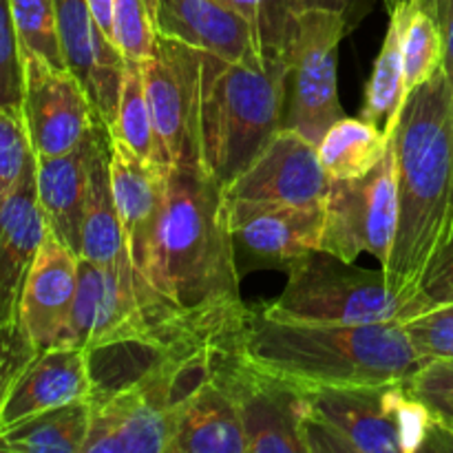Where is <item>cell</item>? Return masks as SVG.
I'll return each instance as SVG.
<instances>
[{
    "label": "cell",
    "mask_w": 453,
    "mask_h": 453,
    "mask_svg": "<svg viewBox=\"0 0 453 453\" xmlns=\"http://www.w3.org/2000/svg\"><path fill=\"white\" fill-rule=\"evenodd\" d=\"M173 308L228 332H242L250 305L239 270L224 186L199 162L168 166L166 197L140 270Z\"/></svg>",
    "instance_id": "cell-1"
},
{
    "label": "cell",
    "mask_w": 453,
    "mask_h": 453,
    "mask_svg": "<svg viewBox=\"0 0 453 453\" xmlns=\"http://www.w3.org/2000/svg\"><path fill=\"white\" fill-rule=\"evenodd\" d=\"M389 137L398 219L383 270L410 317L425 273L453 233V87L442 66L410 91Z\"/></svg>",
    "instance_id": "cell-2"
},
{
    "label": "cell",
    "mask_w": 453,
    "mask_h": 453,
    "mask_svg": "<svg viewBox=\"0 0 453 453\" xmlns=\"http://www.w3.org/2000/svg\"><path fill=\"white\" fill-rule=\"evenodd\" d=\"M243 354L303 388H345L407 380L425 365L398 321L290 323L250 308L242 330Z\"/></svg>",
    "instance_id": "cell-3"
},
{
    "label": "cell",
    "mask_w": 453,
    "mask_h": 453,
    "mask_svg": "<svg viewBox=\"0 0 453 453\" xmlns=\"http://www.w3.org/2000/svg\"><path fill=\"white\" fill-rule=\"evenodd\" d=\"M288 84V66H250L199 51V162L217 184L226 188L237 180L281 131Z\"/></svg>",
    "instance_id": "cell-4"
},
{
    "label": "cell",
    "mask_w": 453,
    "mask_h": 453,
    "mask_svg": "<svg viewBox=\"0 0 453 453\" xmlns=\"http://www.w3.org/2000/svg\"><path fill=\"white\" fill-rule=\"evenodd\" d=\"M432 429L405 380L308 389V453H414L425 449Z\"/></svg>",
    "instance_id": "cell-5"
},
{
    "label": "cell",
    "mask_w": 453,
    "mask_h": 453,
    "mask_svg": "<svg viewBox=\"0 0 453 453\" xmlns=\"http://www.w3.org/2000/svg\"><path fill=\"white\" fill-rule=\"evenodd\" d=\"M224 345L175 352L135 385L88 398L84 453H168L177 411L215 372Z\"/></svg>",
    "instance_id": "cell-6"
},
{
    "label": "cell",
    "mask_w": 453,
    "mask_h": 453,
    "mask_svg": "<svg viewBox=\"0 0 453 453\" xmlns=\"http://www.w3.org/2000/svg\"><path fill=\"white\" fill-rule=\"evenodd\" d=\"M281 295L261 305L270 319L290 323L405 321L407 303L392 295L385 270L358 268L330 252L314 250L288 265Z\"/></svg>",
    "instance_id": "cell-7"
},
{
    "label": "cell",
    "mask_w": 453,
    "mask_h": 453,
    "mask_svg": "<svg viewBox=\"0 0 453 453\" xmlns=\"http://www.w3.org/2000/svg\"><path fill=\"white\" fill-rule=\"evenodd\" d=\"M212 376L237 403L246 453H308V388L257 365L242 343L217 352Z\"/></svg>",
    "instance_id": "cell-8"
},
{
    "label": "cell",
    "mask_w": 453,
    "mask_h": 453,
    "mask_svg": "<svg viewBox=\"0 0 453 453\" xmlns=\"http://www.w3.org/2000/svg\"><path fill=\"white\" fill-rule=\"evenodd\" d=\"M321 250L354 261L361 252L388 265L398 219L394 146L370 173L352 180H332L323 202Z\"/></svg>",
    "instance_id": "cell-9"
},
{
    "label": "cell",
    "mask_w": 453,
    "mask_h": 453,
    "mask_svg": "<svg viewBox=\"0 0 453 453\" xmlns=\"http://www.w3.org/2000/svg\"><path fill=\"white\" fill-rule=\"evenodd\" d=\"M330 181L319 146L281 128L259 157L224 188L230 228H239L268 208L321 206Z\"/></svg>",
    "instance_id": "cell-10"
},
{
    "label": "cell",
    "mask_w": 453,
    "mask_h": 453,
    "mask_svg": "<svg viewBox=\"0 0 453 453\" xmlns=\"http://www.w3.org/2000/svg\"><path fill=\"white\" fill-rule=\"evenodd\" d=\"M142 73L157 162L162 166L199 162V51L159 34L153 56L142 60Z\"/></svg>",
    "instance_id": "cell-11"
},
{
    "label": "cell",
    "mask_w": 453,
    "mask_h": 453,
    "mask_svg": "<svg viewBox=\"0 0 453 453\" xmlns=\"http://www.w3.org/2000/svg\"><path fill=\"white\" fill-rule=\"evenodd\" d=\"M349 34L343 18L334 13H314L301 25L283 128L296 131L317 146L332 124L348 118L339 102L336 60L339 42Z\"/></svg>",
    "instance_id": "cell-12"
},
{
    "label": "cell",
    "mask_w": 453,
    "mask_h": 453,
    "mask_svg": "<svg viewBox=\"0 0 453 453\" xmlns=\"http://www.w3.org/2000/svg\"><path fill=\"white\" fill-rule=\"evenodd\" d=\"M25 87L22 115L38 157L73 150L96 127V106L69 66H53L35 53L22 51Z\"/></svg>",
    "instance_id": "cell-13"
},
{
    "label": "cell",
    "mask_w": 453,
    "mask_h": 453,
    "mask_svg": "<svg viewBox=\"0 0 453 453\" xmlns=\"http://www.w3.org/2000/svg\"><path fill=\"white\" fill-rule=\"evenodd\" d=\"M65 62L87 88L96 113L109 128L118 119L124 56L102 31L88 0H53Z\"/></svg>",
    "instance_id": "cell-14"
},
{
    "label": "cell",
    "mask_w": 453,
    "mask_h": 453,
    "mask_svg": "<svg viewBox=\"0 0 453 453\" xmlns=\"http://www.w3.org/2000/svg\"><path fill=\"white\" fill-rule=\"evenodd\" d=\"M78 264L80 257L49 233L18 305V323L38 352L62 345L78 290Z\"/></svg>",
    "instance_id": "cell-15"
},
{
    "label": "cell",
    "mask_w": 453,
    "mask_h": 453,
    "mask_svg": "<svg viewBox=\"0 0 453 453\" xmlns=\"http://www.w3.org/2000/svg\"><path fill=\"white\" fill-rule=\"evenodd\" d=\"M106 133L109 127L97 119L91 133L69 153L53 157L35 155V188L49 233L78 257L82 248V221L93 157Z\"/></svg>",
    "instance_id": "cell-16"
},
{
    "label": "cell",
    "mask_w": 453,
    "mask_h": 453,
    "mask_svg": "<svg viewBox=\"0 0 453 453\" xmlns=\"http://www.w3.org/2000/svg\"><path fill=\"white\" fill-rule=\"evenodd\" d=\"M159 34L199 51L250 66H265L248 18L224 0H159Z\"/></svg>",
    "instance_id": "cell-17"
},
{
    "label": "cell",
    "mask_w": 453,
    "mask_h": 453,
    "mask_svg": "<svg viewBox=\"0 0 453 453\" xmlns=\"http://www.w3.org/2000/svg\"><path fill=\"white\" fill-rule=\"evenodd\" d=\"M49 234L35 188V157L20 184L0 203V323L18 321L27 274Z\"/></svg>",
    "instance_id": "cell-18"
},
{
    "label": "cell",
    "mask_w": 453,
    "mask_h": 453,
    "mask_svg": "<svg viewBox=\"0 0 453 453\" xmlns=\"http://www.w3.org/2000/svg\"><path fill=\"white\" fill-rule=\"evenodd\" d=\"M166 175L168 166L149 162L127 142L111 135V186L127 237L128 257L137 273L149 255L155 226L162 212Z\"/></svg>",
    "instance_id": "cell-19"
},
{
    "label": "cell",
    "mask_w": 453,
    "mask_h": 453,
    "mask_svg": "<svg viewBox=\"0 0 453 453\" xmlns=\"http://www.w3.org/2000/svg\"><path fill=\"white\" fill-rule=\"evenodd\" d=\"M93 392L87 352L49 348L35 354L0 410V434L56 407L88 401Z\"/></svg>",
    "instance_id": "cell-20"
},
{
    "label": "cell",
    "mask_w": 453,
    "mask_h": 453,
    "mask_svg": "<svg viewBox=\"0 0 453 453\" xmlns=\"http://www.w3.org/2000/svg\"><path fill=\"white\" fill-rule=\"evenodd\" d=\"M248 18L255 31L259 56L265 66L292 71L301 25L314 13L343 18L349 31L372 13L376 0H224Z\"/></svg>",
    "instance_id": "cell-21"
},
{
    "label": "cell",
    "mask_w": 453,
    "mask_h": 453,
    "mask_svg": "<svg viewBox=\"0 0 453 453\" xmlns=\"http://www.w3.org/2000/svg\"><path fill=\"white\" fill-rule=\"evenodd\" d=\"M323 219V203L268 208L233 230L234 250L239 248L246 255L248 270H288L299 257L321 250Z\"/></svg>",
    "instance_id": "cell-22"
},
{
    "label": "cell",
    "mask_w": 453,
    "mask_h": 453,
    "mask_svg": "<svg viewBox=\"0 0 453 453\" xmlns=\"http://www.w3.org/2000/svg\"><path fill=\"white\" fill-rule=\"evenodd\" d=\"M168 453H246L237 403L215 376L180 407Z\"/></svg>",
    "instance_id": "cell-23"
},
{
    "label": "cell",
    "mask_w": 453,
    "mask_h": 453,
    "mask_svg": "<svg viewBox=\"0 0 453 453\" xmlns=\"http://www.w3.org/2000/svg\"><path fill=\"white\" fill-rule=\"evenodd\" d=\"M80 259L115 270H133L127 237L111 186V133L102 137L88 180Z\"/></svg>",
    "instance_id": "cell-24"
},
{
    "label": "cell",
    "mask_w": 453,
    "mask_h": 453,
    "mask_svg": "<svg viewBox=\"0 0 453 453\" xmlns=\"http://www.w3.org/2000/svg\"><path fill=\"white\" fill-rule=\"evenodd\" d=\"M389 29L383 40L374 71L365 87L361 119L392 135L403 104L407 100L405 62H403V29H405V3L389 9Z\"/></svg>",
    "instance_id": "cell-25"
},
{
    "label": "cell",
    "mask_w": 453,
    "mask_h": 453,
    "mask_svg": "<svg viewBox=\"0 0 453 453\" xmlns=\"http://www.w3.org/2000/svg\"><path fill=\"white\" fill-rule=\"evenodd\" d=\"M91 425L88 401L56 407L0 434L7 453H84Z\"/></svg>",
    "instance_id": "cell-26"
},
{
    "label": "cell",
    "mask_w": 453,
    "mask_h": 453,
    "mask_svg": "<svg viewBox=\"0 0 453 453\" xmlns=\"http://www.w3.org/2000/svg\"><path fill=\"white\" fill-rule=\"evenodd\" d=\"M392 149V137L361 118L332 124L319 144L323 168L332 180H352L370 173Z\"/></svg>",
    "instance_id": "cell-27"
},
{
    "label": "cell",
    "mask_w": 453,
    "mask_h": 453,
    "mask_svg": "<svg viewBox=\"0 0 453 453\" xmlns=\"http://www.w3.org/2000/svg\"><path fill=\"white\" fill-rule=\"evenodd\" d=\"M403 62H405L407 96L427 82L445 62V42L429 0H407L403 29Z\"/></svg>",
    "instance_id": "cell-28"
},
{
    "label": "cell",
    "mask_w": 453,
    "mask_h": 453,
    "mask_svg": "<svg viewBox=\"0 0 453 453\" xmlns=\"http://www.w3.org/2000/svg\"><path fill=\"white\" fill-rule=\"evenodd\" d=\"M111 135L127 142L137 155H142L149 162H157V146H155V131L150 122L149 102H146L144 73H142V62L124 58L122 73V93H119L118 119L113 128H109Z\"/></svg>",
    "instance_id": "cell-29"
},
{
    "label": "cell",
    "mask_w": 453,
    "mask_h": 453,
    "mask_svg": "<svg viewBox=\"0 0 453 453\" xmlns=\"http://www.w3.org/2000/svg\"><path fill=\"white\" fill-rule=\"evenodd\" d=\"M9 7L22 51L35 53L53 66H66L53 0H9Z\"/></svg>",
    "instance_id": "cell-30"
},
{
    "label": "cell",
    "mask_w": 453,
    "mask_h": 453,
    "mask_svg": "<svg viewBox=\"0 0 453 453\" xmlns=\"http://www.w3.org/2000/svg\"><path fill=\"white\" fill-rule=\"evenodd\" d=\"M159 0H113V40L124 58L146 60L153 56Z\"/></svg>",
    "instance_id": "cell-31"
},
{
    "label": "cell",
    "mask_w": 453,
    "mask_h": 453,
    "mask_svg": "<svg viewBox=\"0 0 453 453\" xmlns=\"http://www.w3.org/2000/svg\"><path fill=\"white\" fill-rule=\"evenodd\" d=\"M405 385L411 398L429 411L436 427L453 432V358L427 361Z\"/></svg>",
    "instance_id": "cell-32"
},
{
    "label": "cell",
    "mask_w": 453,
    "mask_h": 453,
    "mask_svg": "<svg viewBox=\"0 0 453 453\" xmlns=\"http://www.w3.org/2000/svg\"><path fill=\"white\" fill-rule=\"evenodd\" d=\"M34 157L22 109L0 106V203L16 190Z\"/></svg>",
    "instance_id": "cell-33"
},
{
    "label": "cell",
    "mask_w": 453,
    "mask_h": 453,
    "mask_svg": "<svg viewBox=\"0 0 453 453\" xmlns=\"http://www.w3.org/2000/svg\"><path fill=\"white\" fill-rule=\"evenodd\" d=\"M401 326L425 363L453 358V301L414 314L401 321Z\"/></svg>",
    "instance_id": "cell-34"
},
{
    "label": "cell",
    "mask_w": 453,
    "mask_h": 453,
    "mask_svg": "<svg viewBox=\"0 0 453 453\" xmlns=\"http://www.w3.org/2000/svg\"><path fill=\"white\" fill-rule=\"evenodd\" d=\"M25 65L9 0H0V106L22 109Z\"/></svg>",
    "instance_id": "cell-35"
},
{
    "label": "cell",
    "mask_w": 453,
    "mask_h": 453,
    "mask_svg": "<svg viewBox=\"0 0 453 453\" xmlns=\"http://www.w3.org/2000/svg\"><path fill=\"white\" fill-rule=\"evenodd\" d=\"M35 354L38 348L27 336L20 323H0V410Z\"/></svg>",
    "instance_id": "cell-36"
},
{
    "label": "cell",
    "mask_w": 453,
    "mask_h": 453,
    "mask_svg": "<svg viewBox=\"0 0 453 453\" xmlns=\"http://www.w3.org/2000/svg\"><path fill=\"white\" fill-rule=\"evenodd\" d=\"M453 301V233L449 242L445 243L438 257L434 259V264L429 265V270L425 273L423 283H420L418 295L411 301V314L425 312L427 308L441 303H451ZM407 317V319H410Z\"/></svg>",
    "instance_id": "cell-37"
},
{
    "label": "cell",
    "mask_w": 453,
    "mask_h": 453,
    "mask_svg": "<svg viewBox=\"0 0 453 453\" xmlns=\"http://www.w3.org/2000/svg\"><path fill=\"white\" fill-rule=\"evenodd\" d=\"M429 7H432L438 27H441L442 42H445V62H442V69H445L447 78H449L453 87V0H429Z\"/></svg>",
    "instance_id": "cell-38"
},
{
    "label": "cell",
    "mask_w": 453,
    "mask_h": 453,
    "mask_svg": "<svg viewBox=\"0 0 453 453\" xmlns=\"http://www.w3.org/2000/svg\"><path fill=\"white\" fill-rule=\"evenodd\" d=\"M88 4H91V12L96 16L97 25L113 40V0H88Z\"/></svg>",
    "instance_id": "cell-39"
},
{
    "label": "cell",
    "mask_w": 453,
    "mask_h": 453,
    "mask_svg": "<svg viewBox=\"0 0 453 453\" xmlns=\"http://www.w3.org/2000/svg\"><path fill=\"white\" fill-rule=\"evenodd\" d=\"M401 3H407V0H388V4H389V9H394V7H398V4Z\"/></svg>",
    "instance_id": "cell-40"
},
{
    "label": "cell",
    "mask_w": 453,
    "mask_h": 453,
    "mask_svg": "<svg viewBox=\"0 0 453 453\" xmlns=\"http://www.w3.org/2000/svg\"><path fill=\"white\" fill-rule=\"evenodd\" d=\"M0 453H7V451H4V442H3V438H0Z\"/></svg>",
    "instance_id": "cell-41"
}]
</instances>
